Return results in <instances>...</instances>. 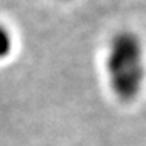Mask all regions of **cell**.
I'll return each mask as SVG.
<instances>
[{"label": "cell", "mask_w": 146, "mask_h": 146, "mask_svg": "<svg viewBox=\"0 0 146 146\" xmlns=\"http://www.w3.org/2000/svg\"><path fill=\"white\" fill-rule=\"evenodd\" d=\"M106 75L112 93L123 103L140 96L146 82V48L134 31H118L106 50Z\"/></svg>", "instance_id": "obj_1"}, {"label": "cell", "mask_w": 146, "mask_h": 146, "mask_svg": "<svg viewBox=\"0 0 146 146\" xmlns=\"http://www.w3.org/2000/svg\"><path fill=\"white\" fill-rule=\"evenodd\" d=\"M13 47H14V39L11 31L0 23V59L8 58L13 51Z\"/></svg>", "instance_id": "obj_2"}]
</instances>
